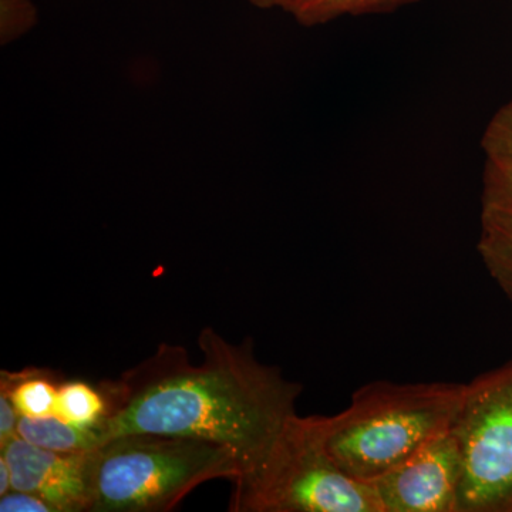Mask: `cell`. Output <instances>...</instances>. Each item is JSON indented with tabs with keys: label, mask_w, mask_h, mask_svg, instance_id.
Returning <instances> with one entry per match:
<instances>
[{
	"label": "cell",
	"mask_w": 512,
	"mask_h": 512,
	"mask_svg": "<svg viewBox=\"0 0 512 512\" xmlns=\"http://www.w3.org/2000/svg\"><path fill=\"white\" fill-rule=\"evenodd\" d=\"M18 436L57 453H90L103 443L100 430L74 426L56 414L40 419L20 417Z\"/></svg>",
	"instance_id": "9c48e42d"
},
{
	"label": "cell",
	"mask_w": 512,
	"mask_h": 512,
	"mask_svg": "<svg viewBox=\"0 0 512 512\" xmlns=\"http://www.w3.org/2000/svg\"><path fill=\"white\" fill-rule=\"evenodd\" d=\"M2 456L12 473V490L36 494L56 512H87L90 453H57L15 437Z\"/></svg>",
	"instance_id": "52a82bcc"
},
{
	"label": "cell",
	"mask_w": 512,
	"mask_h": 512,
	"mask_svg": "<svg viewBox=\"0 0 512 512\" xmlns=\"http://www.w3.org/2000/svg\"><path fill=\"white\" fill-rule=\"evenodd\" d=\"M37 10L32 0H0V43L10 45L35 28Z\"/></svg>",
	"instance_id": "5bb4252c"
},
{
	"label": "cell",
	"mask_w": 512,
	"mask_h": 512,
	"mask_svg": "<svg viewBox=\"0 0 512 512\" xmlns=\"http://www.w3.org/2000/svg\"><path fill=\"white\" fill-rule=\"evenodd\" d=\"M232 512H382L372 484L330 456L323 416L293 414L258 464L232 481Z\"/></svg>",
	"instance_id": "277c9868"
},
{
	"label": "cell",
	"mask_w": 512,
	"mask_h": 512,
	"mask_svg": "<svg viewBox=\"0 0 512 512\" xmlns=\"http://www.w3.org/2000/svg\"><path fill=\"white\" fill-rule=\"evenodd\" d=\"M478 255L488 274L512 302V227L488 215H481Z\"/></svg>",
	"instance_id": "7c38bea8"
},
{
	"label": "cell",
	"mask_w": 512,
	"mask_h": 512,
	"mask_svg": "<svg viewBox=\"0 0 512 512\" xmlns=\"http://www.w3.org/2000/svg\"><path fill=\"white\" fill-rule=\"evenodd\" d=\"M249 2L254 3L258 8H282L286 10L288 9V5L291 0H249Z\"/></svg>",
	"instance_id": "d6986e66"
},
{
	"label": "cell",
	"mask_w": 512,
	"mask_h": 512,
	"mask_svg": "<svg viewBox=\"0 0 512 512\" xmlns=\"http://www.w3.org/2000/svg\"><path fill=\"white\" fill-rule=\"evenodd\" d=\"M241 476L220 444L164 434H124L90 451L87 512H167L212 480Z\"/></svg>",
	"instance_id": "3957f363"
},
{
	"label": "cell",
	"mask_w": 512,
	"mask_h": 512,
	"mask_svg": "<svg viewBox=\"0 0 512 512\" xmlns=\"http://www.w3.org/2000/svg\"><path fill=\"white\" fill-rule=\"evenodd\" d=\"M463 383H367L335 416H323L326 448L350 477L372 484L450 429Z\"/></svg>",
	"instance_id": "7a4b0ae2"
},
{
	"label": "cell",
	"mask_w": 512,
	"mask_h": 512,
	"mask_svg": "<svg viewBox=\"0 0 512 512\" xmlns=\"http://www.w3.org/2000/svg\"><path fill=\"white\" fill-rule=\"evenodd\" d=\"M109 413V400L103 389L82 380L62 382L57 397L56 416L74 426L101 431Z\"/></svg>",
	"instance_id": "8fae6325"
},
{
	"label": "cell",
	"mask_w": 512,
	"mask_h": 512,
	"mask_svg": "<svg viewBox=\"0 0 512 512\" xmlns=\"http://www.w3.org/2000/svg\"><path fill=\"white\" fill-rule=\"evenodd\" d=\"M10 490H12V473L6 458L0 456V495L9 493Z\"/></svg>",
	"instance_id": "ac0fdd59"
},
{
	"label": "cell",
	"mask_w": 512,
	"mask_h": 512,
	"mask_svg": "<svg viewBox=\"0 0 512 512\" xmlns=\"http://www.w3.org/2000/svg\"><path fill=\"white\" fill-rule=\"evenodd\" d=\"M463 457L448 429L373 481L382 512H457Z\"/></svg>",
	"instance_id": "8992f818"
},
{
	"label": "cell",
	"mask_w": 512,
	"mask_h": 512,
	"mask_svg": "<svg viewBox=\"0 0 512 512\" xmlns=\"http://www.w3.org/2000/svg\"><path fill=\"white\" fill-rule=\"evenodd\" d=\"M20 414L8 394L0 392V448L18 437Z\"/></svg>",
	"instance_id": "e0dca14e"
},
{
	"label": "cell",
	"mask_w": 512,
	"mask_h": 512,
	"mask_svg": "<svg viewBox=\"0 0 512 512\" xmlns=\"http://www.w3.org/2000/svg\"><path fill=\"white\" fill-rule=\"evenodd\" d=\"M198 346V365L181 346L163 345L116 382L101 384L109 400L103 443L141 433L210 441L237 456L244 476L296 414L302 384L259 362L251 339L231 343L205 328Z\"/></svg>",
	"instance_id": "6da1fadb"
},
{
	"label": "cell",
	"mask_w": 512,
	"mask_h": 512,
	"mask_svg": "<svg viewBox=\"0 0 512 512\" xmlns=\"http://www.w3.org/2000/svg\"><path fill=\"white\" fill-rule=\"evenodd\" d=\"M485 156L512 157V100L495 111L481 137Z\"/></svg>",
	"instance_id": "9a60e30c"
},
{
	"label": "cell",
	"mask_w": 512,
	"mask_h": 512,
	"mask_svg": "<svg viewBox=\"0 0 512 512\" xmlns=\"http://www.w3.org/2000/svg\"><path fill=\"white\" fill-rule=\"evenodd\" d=\"M59 379L49 370L25 369L0 373V392L8 394L20 417L40 419L56 414Z\"/></svg>",
	"instance_id": "ba28073f"
},
{
	"label": "cell",
	"mask_w": 512,
	"mask_h": 512,
	"mask_svg": "<svg viewBox=\"0 0 512 512\" xmlns=\"http://www.w3.org/2000/svg\"><path fill=\"white\" fill-rule=\"evenodd\" d=\"M481 204V215L512 227V157L485 156Z\"/></svg>",
	"instance_id": "4fadbf2b"
},
{
	"label": "cell",
	"mask_w": 512,
	"mask_h": 512,
	"mask_svg": "<svg viewBox=\"0 0 512 512\" xmlns=\"http://www.w3.org/2000/svg\"><path fill=\"white\" fill-rule=\"evenodd\" d=\"M451 431L463 457L457 512H512V360L466 384Z\"/></svg>",
	"instance_id": "5b68a950"
},
{
	"label": "cell",
	"mask_w": 512,
	"mask_h": 512,
	"mask_svg": "<svg viewBox=\"0 0 512 512\" xmlns=\"http://www.w3.org/2000/svg\"><path fill=\"white\" fill-rule=\"evenodd\" d=\"M0 511L56 512L55 508L39 495L19 490H10L9 493L0 495Z\"/></svg>",
	"instance_id": "2e32d148"
},
{
	"label": "cell",
	"mask_w": 512,
	"mask_h": 512,
	"mask_svg": "<svg viewBox=\"0 0 512 512\" xmlns=\"http://www.w3.org/2000/svg\"><path fill=\"white\" fill-rule=\"evenodd\" d=\"M419 0H291L288 12L303 26H319L342 16L393 12Z\"/></svg>",
	"instance_id": "30bf717a"
}]
</instances>
